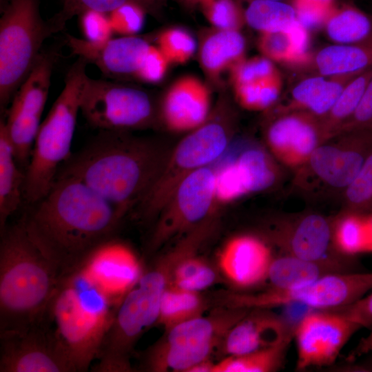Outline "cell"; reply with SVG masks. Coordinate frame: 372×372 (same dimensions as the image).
Masks as SVG:
<instances>
[{
    "label": "cell",
    "instance_id": "cell-1",
    "mask_svg": "<svg viewBox=\"0 0 372 372\" xmlns=\"http://www.w3.org/2000/svg\"><path fill=\"white\" fill-rule=\"evenodd\" d=\"M21 219L62 278L113 240L124 215L75 177L57 174L46 195Z\"/></svg>",
    "mask_w": 372,
    "mask_h": 372
},
{
    "label": "cell",
    "instance_id": "cell-2",
    "mask_svg": "<svg viewBox=\"0 0 372 372\" xmlns=\"http://www.w3.org/2000/svg\"><path fill=\"white\" fill-rule=\"evenodd\" d=\"M167 156L166 149L152 139L100 130L63 163L57 174L81 180L125 216L149 192Z\"/></svg>",
    "mask_w": 372,
    "mask_h": 372
},
{
    "label": "cell",
    "instance_id": "cell-3",
    "mask_svg": "<svg viewBox=\"0 0 372 372\" xmlns=\"http://www.w3.org/2000/svg\"><path fill=\"white\" fill-rule=\"evenodd\" d=\"M61 278L21 220L1 231L0 332L44 320Z\"/></svg>",
    "mask_w": 372,
    "mask_h": 372
},
{
    "label": "cell",
    "instance_id": "cell-4",
    "mask_svg": "<svg viewBox=\"0 0 372 372\" xmlns=\"http://www.w3.org/2000/svg\"><path fill=\"white\" fill-rule=\"evenodd\" d=\"M121 302L83 265L61 279L48 316L75 372L96 358Z\"/></svg>",
    "mask_w": 372,
    "mask_h": 372
},
{
    "label": "cell",
    "instance_id": "cell-5",
    "mask_svg": "<svg viewBox=\"0 0 372 372\" xmlns=\"http://www.w3.org/2000/svg\"><path fill=\"white\" fill-rule=\"evenodd\" d=\"M87 65L81 57L72 65L63 89L41 123L25 172L23 199L28 204L34 205L46 195L60 165L71 156L77 116L89 79Z\"/></svg>",
    "mask_w": 372,
    "mask_h": 372
},
{
    "label": "cell",
    "instance_id": "cell-6",
    "mask_svg": "<svg viewBox=\"0 0 372 372\" xmlns=\"http://www.w3.org/2000/svg\"><path fill=\"white\" fill-rule=\"evenodd\" d=\"M40 0H8L1 8L0 106L4 111L32 70L44 41L53 35Z\"/></svg>",
    "mask_w": 372,
    "mask_h": 372
},
{
    "label": "cell",
    "instance_id": "cell-7",
    "mask_svg": "<svg viewBox=\"0 0 372 372\" xmlns=\"http://www.w3.org/2000/svg\"><path fill=\"white\" fill-rule=\"evenodd\" d=\"M249 311L225 306L166 330L145 353L144 369L188 372L194 365L210 358L231 328Z\"/></svg>",
    "mask_w": 372,
    "mask_h": 372
},
{
    "label": "cell",
    "instance_id": "cell-8",
    "mask_svg": "<svg viewBox=\"0 0 372 372\" xmlns=\"http://www.w3.org/2000/svg\"><path fill=\"white\" fill-rule=\"evenodd\" d=\"M230 142L228 130L218 121H207L189 132L168 154L156 182L138 205L140 217L156 219L178 184L193 172L218 161Z\"/></svg>",
    "mask_w": 372,
    "mask_h": 372
},
{
    "label": "cell",
    "instance_id": "cell-9",
    "mask_svg": "<svg viewBox=\"0 0 372 372\" xmlns=\"http://www.w3.org/2000/svg\"><path fill=\"white\" fill-rule=\"evenodd\" d=\"M371 290L372 272H340L297 288L270 287L257 293H229L225 296V305L251 309L300 303L313 309L327 310L353 303Z\"/></svg>",
    "mask_w": 372,
    "mask_h": 372
},
{
    "label": "cell",
    "instance_id": "cell-10",
    "mask_svg": "<svg viewBox=\"0 0 372 372\" xmlns=\"http://www.w3.org/2000/svg\"><path fill=\"white\" fill-rule=\"evenodd\" d=\"M80 111L90 126L107 131L127 132L147 127L155 117L153 100L146 91L90 78Z\"/></svg>",
    "mask_w": 372,
    "mask_h": 372
},
{
    "label": "cell",
    "instance_id": "cell-11",
    "mask_svg": "<svg viewBox=\"0 0 372 372\" xmlns=\"http://www.w3.org/2000/svg\"><path fill=\"white\" fill-rule=\"evenodd\" d=\"M216 167L198 169L177 186L155 220L149 242L156 251L214 216L216 207Z\"/></svg>",
    "mask_w": 372,
    "mask_h": 372
},
{
    "label": "cell",
    "instance_id": "cell-12",
    "mask_svg": "<svg viewBox=\"0 0 372 372\" xmlns=\"http://www.w3.org/2000/svg\"><path fill=\"white\" fill-rule=\"evenodd\" d=\"M58 58L54 50L41 51L8 110L6 126L19 165L29 163Z\"/></svg>",
    "mask_w": 372,
    "mask_h": 372
},
{
    "label": "cell",
    "instance_id": "cell-13",
    "mask_svg": "<svg viewBox=\"0 0 372 372\" xmlns=\"http://www.w3.org/2000/svg\"><path fill=\"white\" fill-rule=\"evenodd\" d=\"M1 372H75L48 316L31 326L0 332Z\"/></svg>",
    "mask_w": 372,
    "mask_h": 372
},
{
    "label": "cell",
    "instance_id": "cell-14",
    "mask_svg": "<svg viewBox=\"0 0 372 372\" xmlns=\"http://www.w3.org/2000/svg\"><path fill=\"white\" fill-rule=\"evenodd\" d=\"M362 327L335 312L313 309L296 324V369L333 364L349 339Z\"/></svg>",
    "mask_w": 372,
    "mask_h": 372
},
{
    "label": "cell",
    "instance_id": "cell-15",
    "mask_svg": "<svg viewBox=\"0 0 372 372\" xmlns=\"http://www.w3.org/2000/svg\"><path fill=\"white\" fill-rule=\"evenodd\" d=\"M371 153L372 131H351L322 142L299 170L332 190L344 192Z\"/></svg>",
    "mask_w": 372,
    "mask_h": 372
},
{
    "label": "cell",
    "instance_id": "cell-16",
    "mask_svg": "<svg viewBox=\"0 0 372 372\" xmlns=\"http://www.w3.org/2000/svg\"><path fill=\"white\" fill-rule=\"evenodd\" d=\"M265 139L273 158L296 169L324 142L320 118L304 110L282 112L268 125Z\"/></svg>",
    "mask_w": 372,
    "mask_h": 372
},
{
    "label": "cell",
    "instance_id": "cell-17",
    "mask_svg": "<svg viewBox=\"0 0 372 372\" xmlns=\"http://www.w3.org/2000/svg\"><path fill=\"white\" fill-rule=\"evenodd\" d=\"M273 258L270 247L262 238L241 234L229 238L220 248L218 268L232 286L246 290L267 280Z\"/></svg>",
    "mask_w": 372,
    "mask_h": 372
},
{
    "label": "cell",
    "instance_id": "cell-18",
    "mask_svg": "<svg viewBox=\"0 0 372 372\" xmlns=\"http://www.w3.org/2000/svg\"><path fill=\"white\" fill-rule=\"evenodd\" d=\"M71 52L96 65L106 78H135L150 45L144 38L123 36L104 42L94 43L67 34Z\"/></svg>",
    "mask_w": 372,
    "mask_h": 372
},
{
    "label": "cell",
    "instance_id": "cell-19",
    "mask_svg": "<svg viewBox=\"0 0 372 372\" xmlns=\"http://www.w3.org/2000/svg\"><path fill=\"white\" fill-rule=\"evenodd\" d=\"M295 326L269 309H251L228 331L220 349L229 356L267 348L293 338Z\"/></svg>",
    "mask_w": 372,
    "mask_h": 372
},
{
    "label": "cell",
    "instance_id": "cell-20",
    "mask_svg": "<svg viewBox=\"0 0 372 372\" xmlns=\"http://www.w3.org/2000/svg\"><path fill=\"white\" fill-rule=\"evenodd\" d=\"M333 231V225L324 216L309 214L279 225L273 237L285 254L312 261L340 260L332 254L336 251Z\"/></svg>",
    "mask_w": 372,
    "mask_h": 372
},
{
    "label": "cell",
    "instance_id": "cell-21",
    "mask_svg": "<svg viewBox=\"0 0 372 372\" xmlns=\"http://www.w3.org/2000/svg\"><path fill=\"white\" fill-rule=\"evenodd\" d=\"M210 104L207 85L194 76H184L174 81L165 94L161 118L170 130L189 132L207 122Z\"/></svg>",
    "mask_w": 372,
    "mask_h": 372
},
{
    "label": "cell",
    "instance_id": "cell-22",
    "mask_svg": "<svg viewBox=\"0 0 372 372\" xmlns=\"http://www.w3.org/2000/svg\"><path fill=\"white\" fill-rule=\"evenodd\" d=\"M83 263L107 288L122 298L135 285L143 271L134 252L113 240L96 250Z\"/></svg>",
    "mask_w": 372,
    "mask_h": 372
},
{
    "label": "cell",
    "instance_id": "cell-23",
    "mask_svg": "<svg viewBox=\"0 0 372 372\" xmlns=\"http://www.w3.org/2000/svg\"><path fill=\"white\" fill-rule=\"evenodd\" d=\"M344 265L340 260L312 261L285 254L273 258L267 280L272 288H297L330 273L347 272Z\"/></svg>",
    "mask_w": 372,
    "mask_h": 372
},
{
    "label": "cell",
    "instance_id": "cell-24",
    "mask_svg": "<svg viewBox=\"0 0 372 372\" xmlns=\"http://www.w3.org/2000/svg\"><path fill=\"white\" fill-rule=\"evenodd\" d=\"M360 73L333 76L329 80L322 76H315L301 81L292 90L291 107L282 112L304 110L319 118L325 116L345 85Z\"/></svg>",
    "mask_w": 372,
    "mask_h": 372
},
{
    "label": "cell",
    "instance_id": "cell-25",
    "mask_svg": "<svg viewBox=\"0 0 372 372\" xmlns=\"http://www.w3.org/2000/svg\"><path fill=\"white\" fill-rule=\"evenodd\" d=\"M6 121L0 122V231L23 199L25 174L19 169Z\"/></svg>",
    "mask_w": 372,
    "mask_h": 372
},
{
    "label": "cell",
    "instance_id": "cell-26",
    "mask_svg": "<svg viewBox=\"0 0 372 372\" xmlns=\"http://www.w3.org/2000/svg\"><path fill=\"white\" fill-rule=\"evenodd\" d=\"M322 76H338L362 72L372 68V36L358 43L327 46L315 57Z\"/></svg>",
    "mask_w": 372,
    "mask_h": 372
},
{
    "label": "cell",
    "instance_id": "cell-27",
    "mask_svg": "<svg viewBox=\"0 0 372 372\" xmlns=\"http://www.w3.org/2000/svg\"><path fill=\"white\" fill-rule=\"evenodd\" d=\"M216 31L208 34L200 48L199 58L203 70L211 76H218L242 60L245 40L238 30Z\"/></svg>",
    "mask_w": 372,
    "mask_h": 372
},
{
    "label": "cell",
    "instance_id": "cell-28",
    "mask_svg": "<svg viewBox=\"0 0 372 372\" xmlns=\"http://www.w3.org/2000/svg\"><path fill=\"white\" fill-rule=\"evenodd\" d=\"M207 302L200 292L183 289L169 285L159 306L156 324L165 331L187 320L203 316Z\"/></svg>",
    "mask_w": 372,
    "mask_h": 372
},
{
    "label": "cell",
    "instance_id": "cell-29",
    "mask_svg": "<svg viewBox=\"0 0 372 372\" xmlns=\"http://www.w3.org/2000/svg\"><path fill=\"white\" fill-rule=\"evenodd\" d=\"M234 159L249 194L266 191L278 180V169L273 157L262 147H246Z\"/></svg>",
    "mask_w": 372,
    "mask_h": 372
},
{
    "label": "cell",
    "instance_id": "cell-30",
    "mask_svg": "<svg viewBox=\"0 0 372 372\" xmlns=\"http://www.w3.org/2000/svg\"><path fill=\"white\" fill-rule=\"evenodd\" d=\"M293 338L253 352L229 355L215 363L213 372H273L283 366Z\"/></svg>",
    "mask_w": 372,
    "mask_h": 372
},
{
    "label": "cell",
    "instance_id": "cell-31",
    "mask_svg": "<svg viewBox=\"0 0 372 372\" xmlns=\"http://www.w3.org/2000/svg\"><path fill=\"white\" fill-rule=\"evenodd\" d=\"M372 78V68L353 77L344 87L330 111L320 118L324 141L335 136L357 108Z\"/></svg>",
    "mask_w": 372,
    "mask_h": 372
},
{
    "label": "cell",
    "instance_id": "cell-32",
    "mask_svg": "<svg viewBox=\"0 0 372 372\" xmlns=\"http://www.w3.org/2000/svg\"><path fill=\"white\" fill-rule=\"evenodd\" d=\"M245 23L264 32H286L297 21L294 6L284 1L255 0L245 10Z\"/></svg>",
    "mask_w": 372,
    "mask_h": 372
},
{
    "label": "cell",
    "instance_id": "cell-33",
    "mask_svg": "<svg viewBox=\"0 0 372 372\" xmlns=\"http://www.w3.org/2000/svg\"><path fill=\"white\" fill-rule=\"evenodd\" d=\"M325 25L329 37L342 44L360 43L372 36V19L351 6L331 14Z\"/></svg>",
    "mask_w": 372,
    "mask_h": 372
},
{
    "label": "cell",
    "instance_id": "cell-34",
    "mask_svg": "<svg viewBox=\"0 0 372 372\" xmlns=\"http://www.w3.org/2000/svg\"><path fill=\"white\" fill-rule=\"evenodd\" d=\"M199 250L183 257L175 266L170 285L192 291L200 292L215 283L218 271Z\"/></svg>",
    "mask_w": 372,
    "mask_h": 372
},
{
    "label": "cell",
    "instance_id": "cell-35",
    "mask_svg": "<svg viewBox=\"0 0 372 372\" xmlns=\"http://www.w3.org/2000/svg\"><path fill=\"white\" fill-rule=\"evenodd\" d=\"M333 240L340 255L353 256L366 251L364 217L353 211L340 217L333 225Z\"/></svg>",
    "mask_w": 372,
    "mask_h": 372
},
{
    "label": "cell",
    "instance_id": "cell-36",
    "mask_svg": "<svg viewBox=\"0 0 372 372\" xmlns=\"http://www.w3.org/2000/svg\"><path fill=\"white\" fill-rule=\"evenodd\" d=\"M235 96L240 105L250 110H264L273 105L280 92L278 74L245 84L234 85Z\"/></svg>",
    "mask_w": 372,
    "mask_h": 372
},
{
    "label": "cell",
    "instance_id": "cell-37",
    "mask_svg": "<svg viewBox=\"0 0 372 372\" xmlns=\"http://www.w3.org/2000/svg\"><path fill=\"white\" fill-rule=\"evenodd\" d=\"M200 6L216 29L239 31L245 23V10L238 0H205Z\"/></svg>",
    "mask_w": 372,
    "mask_h": 372
},
{
    "label": "cell",
    "instance_id": "cell-38",
    "mask_svg": "<svg viewBox=\"0 0 372 372\" xmlns=\"http://www.w3.org/2000/svg\"><path fill=\"white\" fill-rule=\"evenodd\" d=\"M158 47L170 63H185L194 55L196 42L194 37L181 28L174 27L161 32L157 38Z\"/></svg>",
    "mask_w": 372,
    "mask_h": 372
},
{
    "label": "cell",
    "instance_id": "cell-39",
    "mask_svg": "<svg viewBox=\"0 0 372 372\" xmlns=\"http://www.w3.org/2000/svg\"><path fill=\"white\" fill-rule=\"evenodd\" d=\"M127 0H61V8L47 21L53 33L62 31L74 16L94 10L109 13Z\"/></svg>",
    "mask_w": 372,
    "mask_h": 372
},
{
    "label": "cell",
    "instance_id": "cell-40",
    "mask_svg": "<svg viewBox=\"0 0 372 372\" xmlns=\"http://www.w3.org/2000/svg\"><path fill=\"white\" fill-rule=\"evenodd\" d=\"M344 199L350 211L360 214L372 208V153L344 190Z\"/></svg>",
    "mask_w": 372,
    "mask_h": 372
},
{
    "label": "cell",
    "instance_id": "cell-41",
    "mask_svg": "<svg viewBox=\"0 0 372 372\" xmlns=\"http://www.w3.org/2000/svg\"><path fill=\"white\" fill-rule=\"evenodd\" d=\"M249 194L234 159L216 167V200L225 205Z\"/></svg>",
    "mask_w": 372,
    "mask_h": 372
},
{
    "label": "cell",
    "instance_id": "cell-42",
    "mask_svg": "<svg viewBox=\"0 0 372 372\" xmlns=\"http://www.w3.org/2000/svg\"><path fill=\"white\" fill-rule=\"evenodd\" d=\"M147 14L139 3L127 0L108 13L114 33L132 36L143 28Z\"/></svg>",
    "mask_w": 372,
    "mask_h": 372
},
{
    "label": "cell",
    "instance_id": "cell-43",
    "mask_svg": "<svg viewBox=\"0 0 372 372\" xmlns=\"http://www.w3.org/2000/svg\"><path fill=\"white\" fill-rule=\"evenodd\" d=\"M230 70L234 85L258 81L277 74L271 60L265 56L242 59Z\"/></svg>",
    "mask_w": 372,
    "mask_h": 372
},
{
    "label": "cell",
    "instance_id": "cell-44",
    "mask_svg": "<svg viewBox=\"0 0 372 372\" xmlns=\"http://www.w3.org/2000/svg\"><path fill=\"white\" fill-rule=\"evenodd\" d=\"M78 17L84 39L90 42L100 43L112 38L114 32L108 13L90 10L83 12Z\"/></svg>",
    "mask_w": 372,
    "mask_h": 372
},
{
    "label": "cell",
    "instance_id": "cell-45",
    "mask_svg": "<svg viewBox=\"0 0 372 372\" xmlns=\"http://www.w3.org/2000/svg\"><path fill=\"white\" fill-rule=\"evenodd\" d=\"M169 63L158 46L150 45L135 78L145 83H156L164 78Z\"/></svg>",
    "mask_w": 372,
    "mask_h": 372
},
{
    "label": "cell",
    "instance_id": "cell-46",
    "mask_svg": "<svg viewBox=\"0 0 372 372\" xmlns=\"http://www.w3.org/2000/svg\"><path fill=\"white\" fill-rule=\"evenodd\" d=\"M264 56L274 61H291L292 48L287 32H264L258 40Z\"/></svg>",
    "mask_w": 372,
    "mask_h": 372
},
{
    "label": "cell",
    "instance_id": "cell-47",
    "mask_svg": "<svg viewBox=\"0 0 372 372\" xmlns=\"http://www.w3.org/2000/svg\"><path fill=\"white\" fill-rule=\"evenodd\" d=\"M355 130L372 131V78L355 112L341 126L336 135Z\"/></svg>",
    "mask_w": 372,
    "mask_h": 372
},
{
    "label": "cell",
    "instance_id": "cell-48",
    "mask_svg": "<svg viewBox=\"0 0 372 372\" xmlns=\"http://www.w3.org/2000/svg\"><path fill=\"white\" fill-rule=\"evenodd\" d=\"M297 20L308 30L326 24L330 16V5L310 0H295Z\"/></svg>",
    "mask_w": 372,
    "mask_h": 372
},
{
    "label": "cell",
    "instance_id": "cell-49",
    "mask_svg": "<svg viewBox=\"0 0 372 372\" xmlns=\"http://www.w3.org/2000/svg\"><path fill=\"white\" fill-rule=\"evenodd\" d=\"M359 324L362 328L372 327V291L347 305L327 309Z\"/></svg>",
    "mask_w": 372,
    "mask_h": 372
},
{
    "label": "cell",
    "instance_id": "cell-50",
    "mask_svg": "<svg viewBox=\"0 0 372 372\" xmlns=\"http://www.w3.org/2000/svg\"><path fill=\"white\" fill-rule=\"evenodd\" d=\"M291 43L292 56L291 61L302 60L306 55L309 46L308 30L298 20L287 30Z\"/></svg>",
    "mask_w": 372,
    "mask_h": 372
},
{
    "label": "cell",
    "instance_id": "cell-51",
    "mask_svg": "<svg viewBox=\"0 0 372 372\" xmlns=\"http://www.w3.org/2000/svg\"><path fill=\"white\" fill-rule=\"evenodd\" d=\"M369 353H372V329L366 337L360 340L355 349L350 352L347 358V361L350 363L353 362L357 358Z\"/></svg>",
    "mask_w": 372,
    "mask_h": 372
},
{
    "label": "cell",
    "instance_id": "cell-52",
    "mask_svg": "<svg viewBox=\"0 0 372 372\" xmlns=\"http://www.w3.org/2000/svg\"><path fill=\"white\" fill-rule=\"evenodd\" d=\"M141 5L147 13L158 17L164 6L167 0H132Z\"/></svg>",
    "mask_w": 372,
    "mask_h": 372
},
{
    "label": "cell",
    "instance_id": "cell-53",
    "mask_svg": "<svg viewBox=\"0 0 372 372\" xmlns=\"http://www.w3.org/2000/svg\"><path fill=\"white\" fill-rule=\"evenodd\" d=\"M214 364L209 358L194 365L188 372H213Z\"/></svg>",
    "mask_w": 372,
    "mask_h": 372
},
{
    "label": "cell",
    "instance_id": "cell-54",
    "mask_svg": "<svg viewBox=\"0 0 372 372\" xmlns=\"http://www.w3.org/2000/svg\"><path fill=\"white\" fill-rule=\"evenodd\" d=\"M364 221L367 236L366 251H372V215L364 217Z\"/></svg>",
    "mask_w": 372,
    "mask_h": 372
},
{
    "label": "cell",
    "instance_id": "cell-55",
    "mask_svg": "<svg viewBox=\"0 0 372 372\" xmlns=\"http://www.w3.org/2000/svg\"><path fill=\"white\" fill-rule=\"evenodd\" d=\"M351 369V371L356 369L355 371H372V356L364 362H361L360 364H355L353 366H350L349 368H346V369Z\"/></svg>",
    "mask_w": 372,
    "mask_h": 372
},
{
    "label": "cell",
    "instance_id": "cell-56",
    "mask_svg": "<svg viewBox=\"0 0 372 372\" xmlns=\"http://www.w3.org/2000/svg\"><path fill=\"white\" fill-rule=\"evenodd\" d=\"M184 3L189 6H200L205 0H181Z\"/></svg>",
    "mask_w": 372,
    "mask_h": 372
},
{
    "label": "cell",
    "instance_id": "cell-57",
    "mask_svg": "<svg viewBox=\"0 0 372 372\" xmlns=\"http://www.w3.org/2000/svg\"><path fill=\"white\" fill-rule=\"evenodd\" d=\"M310 1H313L317 3H320L330 5V3L331 2L332 0H310Z\"/></svg>",
    "mask_w": 372,
    "mask_h": 372
},
{
    "label": "cell",
    "instance_id": "cell-58",
    "mask_svg": "<svg viewBox=\"0 0 372 372\" xmlns=\"http://www.w3.org/2000/svg\"><path fill=\"white\" fill-rule=\"evenodd\" d=\"M238 1H239L240 2H241V1H247V2L249 3V2L255 1V0H238ZM276 1H285V0H276Z\"/></svg>",
    "mask_w": 372,
    "mask_h": 372
}]
</instances>
